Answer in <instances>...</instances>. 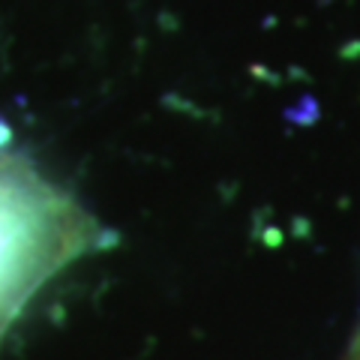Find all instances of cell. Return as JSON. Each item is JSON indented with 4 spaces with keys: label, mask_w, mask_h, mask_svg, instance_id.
Listing matches in <instances>:
<instances>
[{
    "label": "cell",
    "mask_w": 360,
    "mask_h": 360,
    "mask_svg": "<svg viewBox=\"0 0 360 360\" xmlns=\"http://www.w3.org/2000/svg\"><path fill=\"white\" fill-rule=\"evenodd\" d=\"M66 238V207L21 165H0V321L49 270Z\"/></svg>",
    "instance_id": "cell-1"
}]
</instances>
